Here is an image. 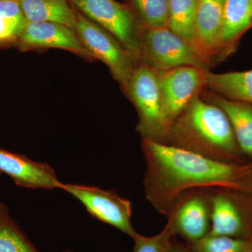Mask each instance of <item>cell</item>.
Here are the masks:
<instances>
[{
    "instance_id": "6da1fadb",
    "label": "cell",
    "mask_w": 252,
    "mask_h": 252,
    "mask_svg": "<svg viewBox=\"0 0 252 252\" xmlns=\"http://www.w3.org/2000/svg\"><path fill=\"white\" fill-rule=\"evenodd\" d=\"M146 198L168 216L181 198L195 190L229 189L252 193V160L226 162L142 138Z\"/></svg>"
},
{
    "instance_id": "7a4b0ae2",
    "label": "cell",
    "mask_w": 252,
    "mask_h": 252,
    "mask_svg": "<svg viewBox=\"0 0 252 252\" xmlns=\"http://www.w3.org/2000/svg\"><path fill=\"white\" fill-rule=\"evenodd\" d=\"M155 141L219 161L250 160L239 147L226 114L200 94Z\"/></svg>"
},
{
    "instance_id": "3957f363",
    "label": "cell",
    "mask_w": 252,
    "mask_h": 252,
    "mask_svg": "<svg viewBox=\"0 0 252 252\" xmlns=\"http://www.w3.org/2000/svg\"><path fill=\"white\" fill-rule=\"evenodd\" d=\"M157 72L181 67L208 69L210 63L168 28L142 29L140 64Z\"/></svg>"
},
{
    "instance_id": "277c9868",
    "label": "cell",
    "mask_w": 252,
    "mask_h": 252,
    "mask_svg": "<svg viewBox=\"0 0 252 252\" xmlns=\"http://www.w3.org/2000/svg\"><path fill=\"white\" fill-rule=\"evenodd\" d=\"M74 9L117 38L130 55L135 67L140 64L142 31L128 6L115 0H68Z\"/></svg>"
},
{
    "instance_id": "5b68a950",
    "label": "cell",
    "mask_w": 252,
    "mask_h": 252,
    "mask_svg": "<svg viewBox=\"0 0 252 252\" xmlns=\"http://www.w3.org/2000/svg\"><path fill=\"white\" fill-rule=\"evenodd\" d=\"M77 11L78 36L94 59L99 60L108 67L113 78L118 81L125 94L135 69L130 55L117 38Z\"/></svg>"
},
{
    "instance_id": "8992f818",
    "label": "cell",
    "mask_w": 252,
    "mask_h": 252,
    "mask_svg": "<svg viewBox=\"0 0 252 252\" xmlns=\"http://www.w3.org/2000/svg\"><path fill=\"white\" fill-rule=\"evenodd\" d=\"M208 71L187 66L157 72L161 102V135L205 89Z\"/></svg>"
},
{
    "instance_id": "52a82bcc",
    "label": "cell",
    "mask_w": 252,
    "mask_h": 252,
    "mask_svg": "<svg viewBox=\"0 0 252 252\" xmlns=\"http://www.w3.org/2000/svg\"><path fill=\"white\" fill-rule=\"evenodd\" d=\"M211 227L209 235L252 238V193L215 189L210 190Z\"/></svg>"
},
{
    "instance_id": "ba28073f",
    "label": "cell",
    "mask_w": 252,
    "mask_h": 252,
    "mask_svg": "<svg viewBox=\"0 0 252 252\" xmlns=\"http://www.w3.org/2000/svg\"><path fill=\"white\" fill-rule=\"evenodd\" d=\"M64 190L83 204L89 213L107 224L133 238L137 232L131 223L132 204L112 190H104L94 186L61 183Z\"/></svg>"
},
{
    "instance_id": "9c48e42d",
    "label": "cell",
    "mask_w": 252,
    "mask_h": 252,
    "mask_svg": "<svg viewBox=\"0 0 252 252\" xmlns=\"http://www.w3.org/2000/svg\"><path fill=\"white\" fill-rule=\"evenodd\" d=\"M126 94L138 114L137 132L142 138L157 140L162 131L157 72L144 66L136 67Z\"/></svg>"
},
{
    "instance_id": "30bf717a",
    "label": "cell",
    "mask_w": 252,
    "mask_h": 252,
    "mask_svg": "<svg viewBox=\"0 0 252 252\" xmlns=\"http://www.w3.org/2000/svg\"><path fill=\"white\" fill-rule=\"evenodd\" d=\"M210 190H195L184 195L167 220L171 221L175 235L189 244L198 241L209 234L211 227Z\"/></svg>"
},
{
    "instance_id": "8fae6325",
    "label": "cell",
    "mask_w": 252,
    "mask_h": 252,
    "mask_svg": "<svg viewBox=\"0 0 252 252\" xmlns=\"http://www.w3.org/2000/svg\"><path fill=\"white\" fill-rule=\"evenodd\" d=\"M16 45L21 51L56 48L71 51L88 60H94L71 28L53 22H27Z\"/></svg>"
},
{
    "instance_id": "7c38bea8",
    "label": "cell",
    "mask_w": 252,
    "mask_h": 252,
    "mask_svg": "<svg viewBox=\"0 0 252 252\" xmlns=\"http://www.w3.org/2000/svg\"><path fill=\"white\" fill-rule=\"evenodd\" d=\"M0 173L6 174L16 185L23 188L49 190L60 189L62 183L49 164L34 161L1 147Z\"/></svg>"
},
{
    "instance_id": "4fadbf2b",
    "label": "cell",
    "mask_w": 252,
    "mask_h": 252,
    "mask_svg": "<svg viewBox=\"0 0 252 252\" xmlns=\"http://www.w3.org/2000/svg\"><path fill=\"white\" fill-rule=\"evenodd\" d=\"M252 26L250 0H225L216 61L235 51L240 38Z\"/></svg>"
},
{
    "instance_id": "5bb4252c",
    "label": "cell",
    "mask_w": 252,
    "mask_h": 252,
    "mask_svg": "<svg viewBox=\"0 0 252 252\" xmlns=\"http://www.w3.org/2000/svg\"><path fill=\"white\" fill-rule=\"evenodd\" d=\"M225 0H198L195 36L200 54L212 64L216 61Z\"/></svg>"
},
{
    "instance_id": "9a60e30c",
    "label": "cell",
    "mask_w": 252,
    "mask_h": 252,
    "mask_svg": "<svg viewBox=\"0 0 252 252\" xmlns=\"http://www.w3.org/2000/svg\"><path fill=\"white\" fill-rule=\"evenodd\" d=\"M200 96L226 114L239 147L247 158L252 160V104L222 97L205 88Z\"/></svg>"
},
{
    "instance_id": "2e32d148",
    "label": "cell",
    "mask_w": 252,
    "mask_h": 252,
    "mask_svg": "<svg viewBox=\"0 0 252 252\" xmlns=\"http://www.w3.org/2000/svg\"><path fill=\"white\" fill-rule=\"evenodd\" d=\"M28 22H53L76 32L77 11L68 0H16Z\"/></svg>"
},
{
    "instance_id": "e0dca14e",
    "label": "cell",
    "mask_w": 252,
    "mask_h": 252,
    "mask_svg": "<svg viewBox=\"0 0 252 252\" xmlns=\"http://www.w3.org/2000/svg\"><path fill=\"white\" fill-rule=\"evenodd\" d=\"M205 88L222 97L252 104V69L222 74L208 71Z\"/></svg>"
},
{
    "instance_id": "ac0fdd59",
    "label": "cell",
    "mask_w": 252,
    "mask_h": 252,
    "mask_svg": "<svg viewBox=\"0 0 252 252\" xmlns=\"http://www.w3.org/2000/svg\"><path fill=\"white\" fill-rule=\"evenodd\" d=\"M167 28L203 57L195 36V18L198 0H167Z\"/></svg>"
},
{
    "instance_id": "d6986e66",
    "label": "cell",
    "mask_w": 252,
    "mask_h": 252,
    "mask_svg": "<svg viewBox=\"0 0 252 252\" xmlns=\"http://www.w3.org/2000/svg\"><path fill=\"white\" fill-rule=\"evenodd\" d=\"M130 9L141 29L167 28V0H128Z\"/></svg>"
},
{
    "instance_id": "ffe728a7",
    "label": "cell",
    "mask_w": 252,
    "mask_h": 252,
    "mask_svg": "<svg viewBox=\"0 0 252 252\" xmlns=\"http://www.w3.org/2000/svg\"><path fill=\"white\" fill-rule=\"evenodd\" d=\"M0 252H39L0 203Z\"/></svg>"
},
{
    "instance_id": "44dd1931",
    "label": "cell",
    "mask_w": 252,
    "mask_h": 252,
    "mask_svg": "<svg viewBox=\"0 0 252 252\" xmlns=\"http://www.w3.org/2000/svg\"><path fill=\"white\" fill-rule=\"evenodd\" d=\"M27 22L16 0H0V46L16 44Z\"/></svg>"
},
{
    "instance_id": "7402d4cb",
    "label": "cell",
    "mask_w": 252,
    "mask_h": 252,
    "mask_svg": "<svg viewBox=\"0 0 252 252\" xmlns=\"http://www.w3.org/2000/svg\"><path fill=\"white\" fill-rule=\"evenodd\" d=\"M189 247L193 252H252V240L209 234Z\"/></svg>"
},
{
    "instance_id": "603a6c76",
    "label": "cell",
    "mask_w": 252,
    "mask_h": 252,
    "mask_svg": "<svg viewBox=\"0 0 252 252\" xmlns=\"http://www.w3.org/2000/svg\"><path fill=\"white\" fill-rule=\"evenodd\" d=\"M175 235L171 221L167 222L163 229L154 236H144L138 233L132 238L134 240L132 252H169Z\"/></svg>"
},
{
    "instance_id": "cb8c5ba5",
    "label": "cell",
    "mask_w": 252,
    "mask_h": 252,
    "mask_svg": "<svg viewBox=\"0 0 252 252\" xmlns=\"http://www.w3.org/2000/svg\"><path fill=\"white\" fill-rule=\"evenodd\" d=\"M169 252H193L190 248H187L185 247L180 245H176L172 243L171 248Z\"/></svg>"
},
{
    "instance_id": "d4e9b609",
    "label": "cell",
    "mask_w": 252,
    "mask_h": 252,
    "mask_svg": "<svg viewBox=\"0 0 252 252\" xmlns=\"http://www.w3.org/2000/svg\"><path fill=\"white\" fill-rule=\"evenodd\" d=\"M250 6H251V9H252V0H250Z\"/></svg>"
},
{
    "instance_id": "484cf974",
    "label": "cell",
    "mask_w": 252,
    "mask_h": 252,
    "mask_svg": "<svg viewBox=\"0 0 252 252\" xmlns=\"http://www.w3.org/2000/svg\"><path fill=\"white\" fill-rule=\"evenodd\" d=\"M69 252V251H64V252Z\"/></svg>"
},
{
    "instance_id": "4316f807",
    "label": "cell",
    "mask_w": 252,
    "mask_h": 252,
    "mask_svg": "<svg viewBox=\"0 0 252 252\" xmlns=\"http://www.w3.org/2000/svg\"><path fill=\"white\" fill-rule=\"evenodd\" d=\"M251 240H252V238Z\"/></svg>"
},
{
    "instance_id": "83f0119b",
    "label": "cell",
    "mask_w": 252,
    "mask_h": 252,
    "mask_svg": "<svg viewBox=\"0 0 252 252\" xmlns=\"http://www.w3.org/2000/svg\"><path fill=\"white\" fill-rule=\"evenodd\" d=\"M0 175H1V173H0Z\"/></svg>"
}]
</instances>
